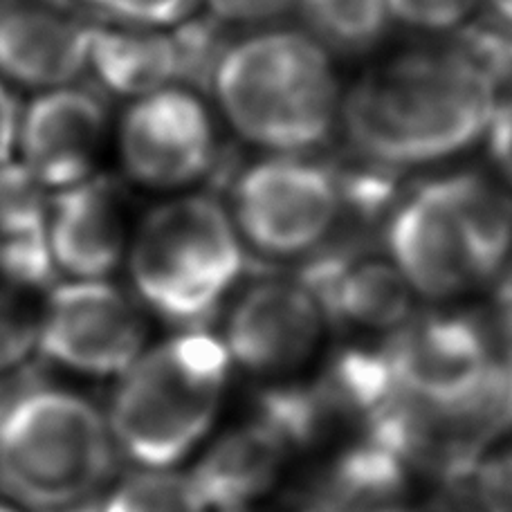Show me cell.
I'll return each mask as SVG.
<instances>
[{
    "label": "cell",
    "mask_w": 512,
    "mask_h": 512,
    "mask_svg": "<svg viewBox=\"0 0 512 512\" xmlns=\"http://www.w3.org/2000/svg\"><path fill=\"white\" fill-rule=\"evenodd\" d=\"M497 88L461 48L411 50L367 72L342 102L355 151L382 167H420L486 137Z\"/></svg>",
    "instance_id": "1"
},
{
    "label": "cell",
    "mask_w": 512,
    "mask_h": 512,
    "mask_svg": "<svg viewBox=\"0 0 512 512\" xmlns=\"http://www.w3.org/2000/svg\"><path fill=\"white\" fill-rule=\"evenodd\" d=\"M209 90L234 131L270 153L317 149L342 115L331 57L304 32L268 30L230 43Z\"/></svg>",
    "instance_id": "2"
},
{
    "label": "cell",
    "mask_w": 512,
    "mask_h": 512,
    "mask_svg": "<svg viewBox=\"0 0 512 512\" xmlns=\"http://www.w3.org/2000/svg\"><path fill=\"white\" fill-rule=\"evenodd\" d=\"M117 445L108 418L79 393L27 376L0 420V490L52 512L102 497Z\"/></svg>",
    "instance_id": "3"
},
{
    "label": "cell",
    "mask_w": 512,
    "mask_h": 512,
    "mask_svg": "<svg viewBox=\"0 0 512 512\" xmlns=\"http://www.w3.org/2000/svg\"><path fill=\"white\" fill-rule=\"evenodd\" d=\"M230 353L205 331H185L144 351L113 393L108 425L117 450L149 470H169L196 450L223 407Z\"/></svg>",
    "instance_id": "4"
},
{
    "label": "cell",
    "mask_w": 512,
    "mask_h": 512,
    "mask_svg": "<svg viewBox=\"0 0 512 512\" xmlns=\"http://www.w3.org/2000/svg\"><path fill=\"white\" fill-rule=\"evenodd\" d=\"M243 268V239L232 214L205 194L155 207L128 252L137 295L155 315L187 331H203Z\"/></svg>",
    "instance_id": "5"
},
{
    "label": "cell",
    "mask_w": 512,
    "mask_h": 512,
    "mask_svg": "<svg viewBox=\"0 0 512 512\" xmlns=\"http://www.w3.org/2000/svg\"><path fill=\"white\" fill-rule=\"evenodd\" d=\"M340 207V180L306 155L270 153L245 167L232 189V218L243 243L277 259L317 248Z\"/></svg>",
    "instance_id": "6"
},
{
    "label": "cell",
    "mask_w": 512,
    "mask_h": 512,
    "mask_svg": "<svg viewBox=\"0 0 512 512\" xmlns=\"http://www.w3.org/2000/svg\"><path fill=\"white\" fill-rule=\"evenodd\" d=\"M382 358L396 396L425 409L474 405L508 376L479 328L454 317L402 326Z\"/></svg>",
    "instance_id": "7"
},
{
    "label": "cell",
    "mask_w": 512,
    "mask_h": 512,
    "mask_svg": "<svg viewBox=\"0 0 512 512\" xmlns=\"http://www.w3.org/2000/svg\"><path fill=\"white\" fill-rule=\"evenodd\" d=\"M142 310L104 279L54 286L39 324V351L81 376H122L144 353Z\"/></svg>",
    "instance_id": "8"
},
{
    "label": "cell",
    "mask_w": 512,
    "mask_h": 512,
    "mask_svg": "<svg viewBox=\"0 0 512 512\" xmlns=\"http://www.w3.org/2000/svg\"><path fill=\"white\" fill-rule=\"evenodd\" d=\"M126 176L149 189H185L212 173L216 128L203 99L187 88H162L137 97L120 124Z\"/></svg>",
    "instance_id": "9"
},
{
    "label": "cell",
    "mask_w": 512,
    "mask_h": 512,
    "mask_svg": "<svg viewBox=\"0 0 512 512\" xmlns=\"http://www.w3.org/2000/svg\"><path fill=\"white\" fill-rule=\"evenodd\" d=\"M326 319L304 281H259L232 306L223 344L230 360L254 376H286L317 353Z\"/></svg>",
    "instance_id": "10"
},
{
    "label": "cell",
    "mask_w": 512,
    "mask_h": 512,
    "mask_svg": "<svg viewBox=\"0 0 512 512\" xmlns=\"http://www.w3.org/2000/svg\"><path fill=\"white\" fill-rule=\"evenodd\" d=\"M387 252L414 295L423 299L447 301L479 283L461 225L434 180L393 209Z\"/></svg>",
    "instance_id": "11"
},
{
    "label": "cell",
    "mask_w": 512,
    "mask_h": 512,
    "mask_svg": "<svg viewBox=\"0 0 512 512\" xmlns=\"http://www.w3.org/2000/svg\"><path fill=\"white\" fill-rule=\"evenodd\" d=\"M102 97L88 88L61 86L36 97L21 115L18 149L45 189L61 191L95 176L106 140Z\"/></svg>",
    "instance_id": "12"
},
{
    "label": "cell",
    "mask_w": 512,
    "mask_h": 512,
    "mask_svg": "<svg viewBox=\"0 0 512 512\" xmlns=\"http://www.w3.org/2000/svg\"><path fill=\"white\" fill-rule=\"evenodd\" d=\"M90 30L52 0L0 5V77L32 88L70 86L88 68Z\"/></svg>",
    "instance_id": "13"
},
{
    "label": "cell",
    "mask_w": 512,
    "mask_h": 512,
    "mask_svg": "<svg viewBox=\"0 0 512 512\" xmlns=\"http://www.w3.org/2000/svg\"><path fill=\"white\" fill-rule=\"evenodd\" d=\"M48 234L59 270L81 281L108 277L126 248L124 191L106 176L57 191L50 198Z\"/></svg>",
    "instance_id": "14"
},
{
    "label": "cell",
    "mask_w": 512,
    "mask_h": 512,
    "mask_svg": "<svg viewBox=\"0 0 512 512\" xmlns=\"http://www.w3.org/2000/svg\"><path fill=\"white\" fill-rule=\"evenodd\" d=\"M290 450L277 429L254 418L209 445L189 479L207 510L239 512L274 486Z\"/></svg>",
    "instance_id": "15"
},
{
    "label": "cell",
    "mask_w": 512,
    "mask_h": 512,
    "mask_svg": "<svg viewBox=\"0 0 512 512\" xmlns=\"http://www.w3.org/2000/svg\"><path fill=\"white\" fill-rule=\"evenodd\" d=\"M50 198L23 162L0 164V277L14 288L45 290L57 279Z\"/></svg>",
    "instance_id": "16"
},
{
    "label": "cell",
    "mask_w": 512,
    "mask_h": 512,
    "mask_svg": "<svg viewBox=\"0 0 512 512\" xmlns=\"http://www.w3.org/2000/svg\"><path fill=\"white\" fill-rule=\"evenodd\" d=\"M304 283L328 317L367 331H400L416 297L391 261L328 259L310 268Z\"/></svg>",
    "instance_id": "17"
},
{
    "label": "cell",
    "mask_w": 512,
    "mask_h": 512,
    "mask_svg": "<svg viewBox=\"0 0 512 512\" xmlns=\"http://www.w3.org/2000/svg\"><path fill=\"white\" fill-rule=\"evenodd\" d=\"M88 68L115 95L144 97L180 84V57L173 32L153 27L93 25Z\"/></svg>",
    "instance_id": "18"
},
{
    "label": "cell",
    "mask_w": 512,
    "mask_h": 512,
    "mask_svg": "<svg viewBox=\"0 0 512 512\" xmlns=\"http://www.w3.org/2000/svg\"><path fill=\"white\" fill-rule=\"evenodd\" d=\"M459 221L479 281L497 277L512 252V194L474 171L434 178Z\"/></svg>",
    "instance_id": "19"
},
{
    "label": "cell",
    "mask_w": 512,
    "mask_h": 512,
    "mask_svg": "<svg viewBox=\"0 0 512 512\" xmlns=\"http://www.w3.org/2000/svg\"><path fill=\"white\" fill-rule=\"evenodd\" d=\"M297 7L315 39L342 52L371 48L391 23L387 0H299Z\"/></svg>",
    "instance_id": "20"
},
{
    "label": "cell",
    "mask_w": 512,
    "mask_h": 512,
    "mask_svg": "<svg viewBox=\"0 0 512 512\" xmlns=\"http://www.w3.org/2000/svg\"><path fill=\"white\" fill-rule=\"evenodd\" d=\"M104 512H209L189 474L149 470L122 481L104 497Z\"/></svg>",
    "instance_id": "21"
},
{
    "label": "cell",
    "mask_w": 512,
    "mask_h": 512,
    "mask_svg": "<svg viewBox=\"0 0 512 512\" xmlns=\"http://www.w3.org/2000/svg\"><path fill=\"white\" fill-rule=\"evenodd\" d=\"M41 315L16 292L0 290V373L21 367L39 349Z\"/></svg>",
    "instance_id": "22"
},
{
    "label": "cell",
    "mask_w": 512,
    "mask_h": 512,
    "mask_svg": "<svg viewBox=\"0 0 512 512\" xmlns=\"http://www.w3.org/2000/svg\"><path fill=\"white\" fill-rule=\"evenodd\" d=\"M470 472L481 512H512V443L483 450Z\"/></svg>",
    "instance_id": "23"
},
{
    "label": "cell",
    "mask_w": 512,
    "mask_h": 512,
    "mask_svg": "<svg viewBox=\"0 0 512 512\" xmlns=\"http://www.w3.org/2000/svg\"><path fill=\"white\" fill-rule=\"evenodd\" d=\"M97 12L135 27H176L196 14L200 0H81Z\"/></svg>",
    "instance_id": "24"
},
{
    "label": "cell",
    "mask_w": 512,
    "mask_h": 512,
    "mask_svg": "<svg viewBox=\"0 0 512 512\" xmlns=\"http://www.w3.org/2000/svg\"><path fill=\"white\" fill-rule=\"evenodd\" d=\"M479 0H387L391 21L411 30L450 32L461 27Z\"/></svg>",
    "instance_id": "25"
},
{
    "label": "cell",
    "mask_w": 512,
    "mask_h": 512,
    "mask_svg": "<svg viewBox=\"0 0 512 512\" xmlns=\"http://www.w3.org/2000/svg\"><path fill=\"white\" fill-rule=\"evenodd\" d=\"M209 16L223 25H261L288 14L299 0H205Z\"/></svg>",
    "instance_id": "26"
},
{
    "label": "cell",
    "mask_w": 512,
    "mask_h": 512,
    "mask_svg": "<svg viewBox=\"0 0 512 512\" xmlns=\"http://www.w3.org/2000/svg\"><path fill=\"white\" fill-rule=\"evenodd\" d=\"M488 151L495 162L499 176L506 180L512 191V95L497 99L495 111H492L488 131Z\"/></svg>",
    "instance_id": "27"
},
{
    "label": "cell",
    "mask_w": 512,
    "mask_h": 512,
    "mask_svg": "<svg viewBox=\"0 0 512 512\" xmlns=\"http://www.w3.org/2000/svg\"><path fill=\"white\" fill-rule=\"evenodd\" d=\"M21 106L9 88L0 81V164L9 162L18 146V128H21Z\"/></svg>",
    "instance_id": "28"
},
{
    "label": "cell",
    "mask_w": 512,
    "mask_h": 512,
    "mask_svg": "<svg viewBox=\"0 0 512 512\" xmlns=\"http://www.w3.org/2000/svg\"><path fill=\"white\" fill-rule=\"evenodd\" d=\"M481 3H486L501 25L512 30V0H481Z\"/></svg>",
    "instance_id": "29"
},
{
    "label": "cell",
    "mask_w": 512,
    "mask_h": 512,
    "mask_svg": "<svg viewBox=\"0 0 512 512\" xmlns=\"http://www.w3.org/2000/svg\"><path fill=\"white\" fill-rule=\"evenodd\" d=\"M25 378H27V376L18 378V380H5V382H0V420H3L5 409H7L9 402H12V398L18 393V389L23 387Z\"/></svg>",
    "instance_id": "30"
},
{
    "label": "cell",
    "mask_w": 512,
    "mask_h": 512,
    "mask_svg": "<svg viewBox=\"0 0 512 512\" xmlns=\"http://www.w3.org/2000/svg\"><path fill=\"white\" fill-rule=\"evenodd\" d=\"M52 512H104V497L90 499V501H81V504L68 506V508H59Z\"/></svg>",
    "instance_id": "31"
},
{
    "label": "cell",
    "mask_w": 512,
    "mask_h": 512,
    "mask_svg": "<svg viewBox=\"0 0 512 512\" xmlns=\"http://www.w3.org/2000/svg\"><path fill=\"white\" fill-rule=\"evenodd\" d=\"M501 306H504L508 324L512 326V277L504 283V290H501Z\"/></svg>",
    "instance_id": "32"
},
{
    "label": "cell",
    "mask_w": 512,
    "mask_h": 512,
    "mask_svg": "<svg viewBox=\"0 0 512 512\" xmlns=\"http://www.w3.org/2000/svg\"><path fill=\"white\" fill-rule=\"evenodd\" d=\"M0 512H21V510H16V508L7 506V504H3V501H0Z\"/></svg>",
    "instance_id": "33"
}]
</instances>
